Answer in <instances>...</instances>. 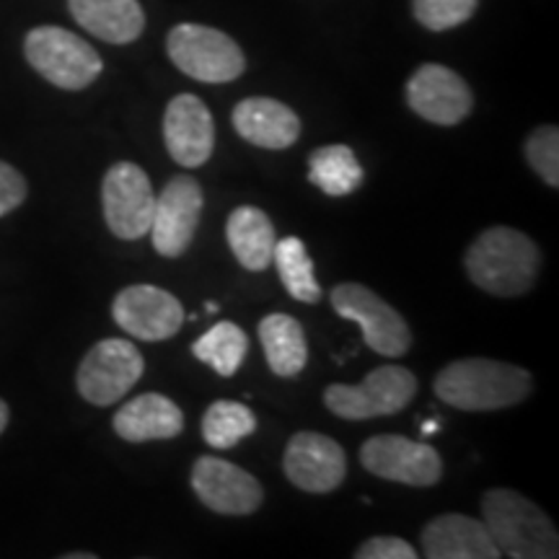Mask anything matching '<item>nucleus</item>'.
<instances>
[{"instance_id": "obj_1", "label": "nucleus", "mask_w": 559, "mask_h": 559, "mask_svg": "<svg viewBox=\"0 0 559 559\" xmlns=\"http://www.w3.org/2000/svg\"><path fill=\"white\" fill-rule=\"evenodd\" d=\"M436 396L461 412H495L521 404L531 394V373L513 362L453 360L436 376Z\"/></svg>"}, {"instance_id": "obj_2", "label": "nucleus", "mask_w": 559, "mask_h": 559, "mask_svg": "<svg viewBox=\"0 0 559 559\" xmlns=\"http://www.w3.org/2000/svg\"><path fill=\"white\" fill-rule=\"evenodd\" d=\"M472 283L489 296L513 298L534 288L542 267V251L534 239L508 226L481 230L466 251Z\"/></svg>"}, {"instance_id": "obj_3", "label": "nucleus", "mask_w": 559, "mask_h": 559, "mask_svg": "<svg viewBox=\"0 0 559 559\" xmlns=\"http://www.w3.org/2000/svg\"><path fill=\"white\" fill-rule=\"evenodd\" d=\"M481 523L500 555L513 559L559 557V536L549 515L513 489H489L481 498Z\"/></svg>"}, {"instance_id": "obj_4", "label": "nucleus", "mask_w": 559, "mask_h": 559, "mask_svg": "<svg viewBox=\"0 0 559 559\" xmlns=\"http://www.w3.org/2000/svg\"><path fill=\"white\" fill-rule=\"evenodd\" d=\"M24 55L45 81L66 91H81L102 75L99 52L62 26H37L26 34Z\"/></svg>"}, {"instance_id": "obj_5", "label": "nucleus", "mask_w": 559, "mask_h": 559, "mask_svg": "<svg viewBox=\"0 0 559 559\" xmlns=\"http://www.w3.org/2000/svg\"><path fill=\"white\" fill-rule=\"evenodd\" d=\"M166 50L181 73L202 83L236 81L247 70L241 47L228 34L200 24H179L169 32Z\"/></svg>"}, {"instance_id": "obj_6", "label": "nucleus", "mask_w": 559, "mask_h": 559, "mask_svg": "<svg viewBox=\"0 0 559 559\" xmlns=\"http://www.w3.org/2000/svg\"><path fill=\"white\" fill-rule=\"evenodd\" d=\"M417 394L415 373L402 366H381L358 386L332 383L324 391L326 409L342 419H373L402 412Z\"/></svg>"}, {"instance_id": "obj_7", "label": "nucleus", "mask_w": 559, "mask_h": 559, "mask_svg": "<svg viewBox=\"0 0 559 559\" xmlns=\"http://www.w3.org/2000/svg\"><path fill=\"white\" fill-rule=\"evenodd\" d=\"M332 306L345 321L360 326L362 340L383 358H404L412 347L407 321L379 293L360 283H342L332 290Z\"/></svg>"}, {"instance_id": "obj_8", "label": "nucleus", "mask_w": 559, "mask_h": 559, "mask_svg": "<svg viewBox=\"0 0 559 559\" xmlns=\"http://www.w3.org/2000/svg\"><path fill=\"white\" fill-rule=\"evenodd\" d=\"M145 362L140 349L128 340H102L83 358L75 383L81 396L94 407L117 404L143 376Z\"/></svg>"}, {"instance_id": "obj_9", "label": "nucleus", "mask_w": 559, "mask_h": 559, "mask_svg": "<svg viewBox=\"0 0 559 559\" xmlns=\"http://www.w3.org/2000/svg\"><path fill=\"white\" fill-rule=\"evenodd\" d=\"M102 205L104 221L117 239H143L151 230L153 205H156L148 174L130 160L111 166L102 185Z\"/></svg>"}, {"instance_id": "obj_10", "label": "nucleus", "mask_w": 559, "mask_h": 559, "mask_svg": "<svg viewBox=\"0 0 559 559\" xmlns=\"http://www.w3.org/2000/svg\"><path fill=\"white\" fill-rule=\"evenodd\" d=\"M360 464L370 474L407 487H432L443 477V461L428 443L404 436H376L360 445Z\"/></svg>"}, {"instance_id": "obj_11", "label": "nucleus", "mask_w": 559, "mask_h": 559, "mask_svg": "<svg viewBox=\"0 0 559 559\" xmlns=\"http://www.w3.org/2000/svg\"><path fill=\"white\" fill-rule=\"evenodd\" d=\"M202 215V187L198 179L179 174L156 198L151 221L153 249L166 260H177L190 249Z\"/></svg>"}, {"instance_id": "obj_12", "label": "nucleus", "mask_w": 559, "mask_h": 559, "mask_svg": "<svg viewBox=\"0 0 559 559\" xmlns=\"http://www.w3.org/2000/svg\"><path fill=\"white\" fill-rule=\"evenodd\" d=\"M111 317L120 330L143 342L169 340L185 324V309L177 296L156 285H130L117 293Z\"/></svg>"}, {"instance_id": "obj_13", "label": "nucleus", "mask_w": 559, "mask_h": 559, "mask_svg": "<svg viewBox=\"0 0 559 559\" xmlns=\"http://www.w3.org/2000/svg\"><path fill=\"white\" fill-rule=\"evenodd\" d=\"M407 104L423 120L451 128V124L464 122L472 115L474 96L459 73H453L445 66L428 62L412 73L407 83Z\"/></svg>"}, {"instance_id": "obj_14", "label": "nucleus", "mask_w": 559, "mask_h": 559, "mask_svg": "<svg viewBox=\"0 0 559 559\" xmlns=\"http://www.w3.org/2000/svg\"><path fill=\"white\" fill-rule=\"evenodd\" d=\"M285 477L304 492L324 495L337 489L347 477V456L342 445L321 432H296L283 459Z\"/></svg>"}, {"instance_id": "obj_15", "label": "nucleus", "mask_w": 559, "mask_h": 559, "mask_svg": "<svg viewBox=\"0 0 559 559\" xmlns=\"http://www.w3.org/2000/svg\"><path fill=\"white\" fill-rule=\"evenodd\" d=\"M192 489L202 506L221 515H249L262 506V485L241 466L200 456L192 466Z\"/></svg>"}, {"instance_id": "obj_16", "label": "nucleus", "mask_w": 559, "mask_h": 559, "mask_svg": "<svg viewBox=\"0 0 559 559\" xmlns=\"http://www.w3.org/2000/svg\"><path fill=\"white\" fill-rule=\"evenodd\" d=\"M164 140L169 156L185 169L205 164L215 148V124L205 102L194 94L174 96L164 115Z\"/></svg>"}, {"instance_id": "obj_17", "label": "nucleus", "mask_w": 559, "mask_h": 559, "mask_svg": "<svg viewBox=\"0 0 559 559\" xmlns=\"http://www.w3.org/2000/svg\"><path fill=\"white\" fill-rule=\"evenodd\" d=\"M419 544L428 559H498L487 526L472 515L445 513L432 519L419 534Z\"/></svg>"}, {"instance_id": "obj_18", "label": "nucleus", "mask_w": 559, "mask_h": 559, "mask_svg": "<svg viewBox=\"0 0 559 559\" xmlns=\"http://www.w3.org/2000/svg\"><path fill=\"white\" fill-rule=\"evenodd\" d=\"M234 128L251 145L267 151H285L300 135V120L288 104L267 99V96H251L236 104Z\"/></svg>"}, {"instance_id": "obj_19", "label": "nucleus", "mask_w": 559, "mask_h": 559, "mask_svg": "<svg viewBox=\"0 0 559 559\" xmlns=\"http://www.w3.org/2000/svg\"><path fill=\"white\" fill-rule=\"evenodd\" d=\"M111 425L128 443L171 440L185 430V412L164 394H140L117 409Z\"/></svg>"}, {"instance_id": "obj_20", "label": "nucleus", "mask_w": 559, "mask_h": 559, "mask_svg": "<svg viewBox=\"0 0 559 559\" xmlns=\"http://www.w3.org/2000/svg\"><path fill=\"white\" fill-rule=\"evenodd\" d=\"M68 9L83 29L109 45H130L145 29L138 0H68Z\"/></svg>"}, {"instance_id": "obj_21", "label": "nucleus", "mask_w": 559, "mask_h": 559, "mask_svg": "<svg viewBox=\"0 0 559 559\" xmlns=\"http://www.w3.org/2000/svg\"><path fill=\"white\" fill-rule=\"evenodd\" d=\"M226 239L236 260L249 272H262L272 264L277 236L264 210L251 205L236 207L226 223Z\"/></svg>"}, {"instance_id": "obj_22", "label": "nucleus", "mask_w": 559, "mask_h": 559, "mask_svg": "<svg viewBox=\"0 0 559 559\" xmlns=\"http://www.w3.org/2000/svg\"><path fill=\"white\" fill-rule=\"evenodd\" d=\"M260 342L267 355L270 370L280 379H293L306 368L309 345L304 326L288 313H270L260 321Z\"/></svg>"}, {"instance_id": "obj_23", "label": "nucleus", "mask_w": 559, "mask_h": 559, "mask_svg": "<svg viewBox=\"0 0 559 559\" xmlns=\"http://www.w3.org/2000/svg\"><path fill=\"white\" fill-rule=\"evenodd\" d=\"M309 181L330 198H345L362 185V166L347 145H324L309 156Z\"/></svg>"}, {"instance_id": "obj_24", "label": "nucleus", "mask_w": 559, "mask_h": 559, "mask_svg": "<svg viewBox=\"0 0 559 559\" xmlns=\"http://www.w3.org/2000/svg\"><path fill=\"white\" fill-rule=\"evenodd\" d=\"M192 353L194 358L207 362V366L218 376H223V379H230V376L241 368L243 358H247L249 340L241 326H236L234 321H218V324L210 326V330L194 342Z\"/></svg>"}, {"instance_id": "obj_25", "label": "nucleus", "mask_w": 559, "mask_h": 559, "mask_svg": "<svg viewBox=\"0 0 559 559\" xmlns=\"http://www.w3.org/2000/svg\"><path fill=\"white\" fill-rule=\"evenodd\" d=\"M272 262H275L277 275L293 298L300 300V304H317L321 298L319 280L313 275V260L306 251V243L298 236L277 239Z\"/></svg>"}, {"instance_id": "obj_26", "label": "nucleus", "mask_w": 559, "mask_h": 559, "mask_svg": "<svg viewBox=\"0 0 559 559\" xmlns=\"http://www.w3.org/2000/svg\"><path fill=\"white\" fill-rule=\"evenodd\" d=\"M254 430V412L239 402H213L202 417V438L213 449H234Z\"/></svg>"}, {"instance_id": "obj_27", "label": "nucleus", "mask_w": 559, "mask_h": 559, "mask_svg": "<svg viewBox=\"0 0 559 559\" xmlns=\"http://www.w3.org/2000/svg\"><path fill=\"white\" fill-rule=\"evenodd\" d=\"M477 5L479 0H412L415 19L430 32H445L466 24Z\"/></svg>"}, {"instance_id": "obj_28", "label": "nucleus", "mask_w": 559, "mask_h": 559, "mask_svg": "<svg viewBox=\"0 0 559 559\" xmlns=\"http://www.w3.org/2000/svg\"><path fill=\"white\" fill-rule=\"evenodd\" d=\"M526 160L531 164L539 177L547 181L551 190L559 187V130L555 124H544V128H536L526 138Z\"/></svg>"}, {"instance_id": "obj_29", "label": "nucleus", "mask_w": 559, "mask_h": 559, "mask_svg": "<svg viewBox=\"0 0 559 559\" xmlns=\"http://www.w3.org/2000/svg\"><path fill=\"white\" fill-rule=\"evenodd\" d=\"M358 559H417V549L404 539L396 536H373V539L362 542L358 551Z\"/></svg>"}, {"instance_id": "obj_30", "label": "nucleus", "mask_w": 559, "mask_h": 559, "mask_svg": "<svg viewBox=\"0 0 559 559\" xmlns=\"http://www.w3.org/2000/svg\"><path fill=\"white\" fill-rule=\"evenodd\" d=\"M26 200V179L19 169L0 160V218L16 210Z\"/></svg>"}, {"instance_id": "obj_31", "label": "nucleus", "mask_w": 559, "mask_h": 559, "mask_svg": "<svg viewBox=\"0 0 559 559\" xmlns=\"http://www.w3.org/2000/svg\"><path fill=\"white\" fill-rule=\"evenodd\" d=\"M5 425H9V404L0 400V432L5 430Z\"/></svg>"}, {"instance_id": "obj_32", "label": "nucleus", "mask_w": 559, "mask_h": 559, "mask_svg": "<svg viewBox=\"0 0 559 559\" xmlns=\"http://www.w3.org/2000/svg\"><path fill=\"white\" fill-rule=\"evenodd\" d=\"M423 432H428V436H430V432H436V423H425Z\"/></svg>"}, {"instance_id": "obj_33", "label": "nucleus", "mask_w": 559, "mask_h": 559, "mask_svg": "<svg viewBox=\"0 0 559 559\" xmlns=\"http://www.w3.org/2000/svg\"><path fill=\"white\" fill-rule=\"evenodd\" d=\"M205 311H207V313H215V311H218V306H215V304H205Z\"/></svg>"}]
</instances>
